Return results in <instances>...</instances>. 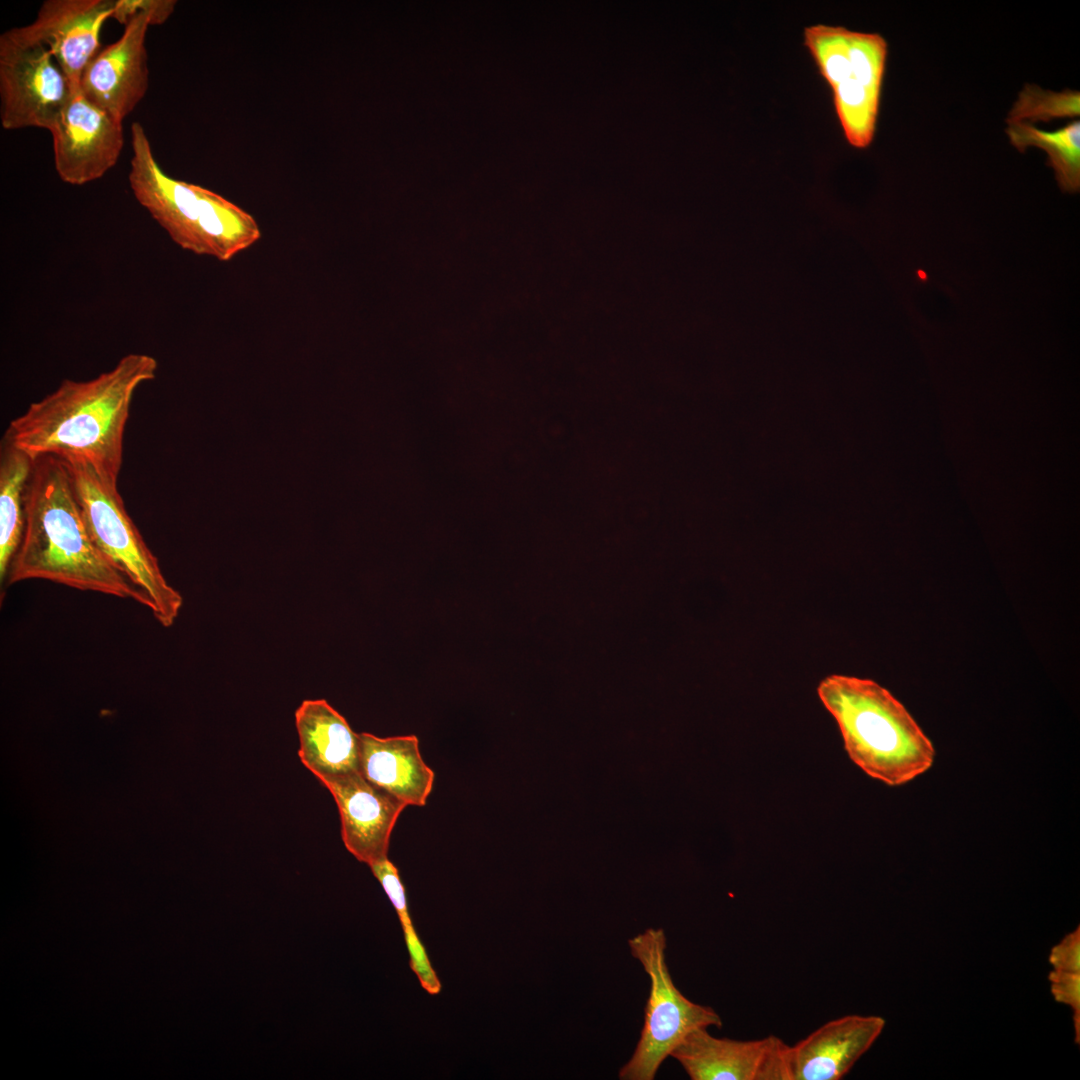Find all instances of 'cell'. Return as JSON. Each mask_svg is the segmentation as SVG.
I'll use <instances>...</instances> for the list:
<instances>
[{
  "label": "cell",
  "instance_id": "9",
  "mask_svg": "<svg viewBox=\"0 0 1080 1080\" xmlns=\"http://www.w3.org/2000/svg\"><path fill=\"white\" fill-rule=\"evenodd\" d=\"M122 123L90 102L79 84L72 86L68 103L49 131L59 178L81 186L103 177L120 157Z\"/></svg>",
  "mask_w": 1080,
  "mask_h": 1080
},
{
  "label": "cell",
  "instance_id": "10",
  "mask_svg": "<svg viewBox=\"0 0 1080 1080\" xmlns=\"http://www.w3.org/2000/svg\"><path fill=\"white\" fill-rule=\"evenodd\" d=\"M114 7L115 0H46L32 23L4 33L20 42L46 46L74 86L99 52L101 29L112 18Z\"/></svg>",
  "mask_w": 1080,
  "mask_h": 1080
},
{
  "label": "cell",
  "instance_id": "17",
  "mask_svg": "<svg viewBox=\"0 0 1080 1080\" xmlns=\"http://www.w3.org/2000/svg\"><path fill=\"white\" fill-rule=\"evenodd\" d=\"M1010 142L1019 151L1035 146L1044 150L1061 190L1076 193L1080 188V123L1074 121L1048 132L1027 123H1008Z\"/></svg>",
  "mask_w": 1080,
  "mask_h": 1080
},
{
  "label": "cell",
  "instance_id": "11",
  "mask_svg": "<svg viewBox=\"0 0 1080 1080\" xmlns=\"http://www.w3.org/2000/svg\"><path fill=\"white\" fill-rule=\"evenodd\" d=\"M707 1029L689 1032L670 1054L692 1080H791L790 1045L779 1037L743 1041Z\"/></svg>",
  "mask_w": 1080,
  "mask_h": 1080
},
{
  "label": "cell",
  "instance_id": "2",
  "mask_svg": "<svg viewBox=\"0 0 1080 1080\" xmlns=\"http://www.w3.org/2000/svg\"><path fill=\"white\" fill-rule=\"evenodd\" d=\"M6 578L9 585L48 580L132 598L143 605L138 590L94 545L68 467L54 456L35 459L26 492L24 532Z\"/></svg>",
  "mask_w": 1080,
  "mask_h": 1080
},
{
  "label": "cell",
  "instance_id": "5",
  "mask_svg": "<svg viewBox=\"0 0 1080 1080\" xmlns=\"http://www.w3.org/2000/svg\"><path fill=\"white\" fill-rule=\"evenodd\" d=\"M64 462L94 545L138 590L143 605L154 618L164 627L172 626L183 605V598L167 582L157 557L129 516L118 491L117 480L87 462Z\"/></svg>",
  "mask_w": 1080,
  "mask_h": 1080
},
{
  "label": "cell",
  "instance_id": "18",
  "mask_svg": "<svg viewBox=\"0 0 1080 1080\" xmlns=\"http://www.w3.org/2000/svg\"><path fill=\"white\" fill-rule=\"evenodd\" d=\"M850 30L844 26L815 24L803 30V45L830 89L850 73Z\"/></svg>",
  "mask_w": 1080,
  "mask_h": 1080
},
{
  "label": "cell",
  "instance_id": "22",
  "mask_svg": "<svg viewBox=\"0 0 1080 1080\" xmlns=\"http://www.w3.org/2000/svg\"><path fill=\"white\" fill-rule=\"evenodd\" d=\"M1049 962L1053 970L1080 973V926L1052 947Z\"/></svg>",
  "mask_w": 1080,
  "mask_h": 1080
},
{
  "label": "cell",
  "instance_id": "15",
  "mask_svg": "<svg viewBox=\"0 0 1080 1080\" xmlns=\"http://www.w3.org/2000/svg\"><path fill=\"white\" fill-rule=\"evenodd\" d=\"M359 772L407 805L424 806L435 774L424 762L415 735L380 738L359 734Z\"/></svg>",
  "mask_w": 1080,
  "mask_h": 1080
},
{
  "label": "cell",
  "instance_id": "7",
  "mask_svg": "<svg viewBox=\"0 0 1080 1080\" xmlns=\"http://www.w3.org/2000/svg\"><path fill=\"white\" fill-rule=\"evenodd\" d=\"M175 0H116L112 15L124 25L120 38L99 50L84 69L79 87L93 104L123 120L144 98L149 86L145 39L150 25L164 23Z\"/></svg>",
  "mask_w": 1080,
  "mask_h": 1080
},
{
  "label": "cell",
  "instance_id": "13",
  "mask_svg": "<svg viewBox=\"0 0 1080 1080\" xmlns=\"http://www.w3.org/2000/svg\"><path fill=\"white\" fill-rule=\"evenodd\" d=\"M885 1027L879 1016L830 1020L789 1048L791 1080H838L874 1044Z\"/></svg>",
  "mask_w": 1080,
  "mask_h": 1080
},
{
  "label": "cell",
  "instance_id": "6",
  "mask_svg": "<svg viewBox=\"0 0 1080 1080\" xmlns=\"http://www.w3.org/2000/svg\"><path fill=\"white\" fill-rule=\"evenodd\" d=\"M630 952L650 978L644 1025L632 1057L620 1069L622 1080H652L662 1062L691 1031L715 1026L720 1016L692 1002L675 986L666 963L663 929L648 928L628 941Z\"/></svg>",
  "mask_w": 1080,
  "mask_h": 1080
},
{
  "label": "cell",
  "instance_id": "19",
  "mask_svg": "<svg viewBox=\"0 0 1080 1080\" xmlns=\"http://www.w3.org/2000/svg\"><path fill=\"white\" fill-rule=\"evenodd\" d=\"M1079 104L1080 95L1077 91L1054 92L1026 84L1008 114L1007 123L1076 117L1080 112Z\"/></svg>",
  "mask_w": 1080,
  "mask_h": 1080
},
{
  "label": "cell",
  "instance_id": "12",
  "mask_svg": "<svg viewBox=\"0 0 1080 1080\" xmlns=\"http://www.w3.org/2000/svg\"><path fill=\"white\" fill-rule=\"evenodd\" d=\"M321 783L338 807L346 849L368 866L388 858L392 830L408 805L365 779L359 771Z\"/></svg>",
  "mask_w": 1080,
  "mask_h": 1080
},
{
  "label": "cell",
  "instance_id": "1",
  "mask_svg": "<svg viewBox=\"0 0 1080 1080\" xmlns=\"http://www.w3.org/2000/svg\"><path fill=\"white\" fill-rule=\"evenodd\" d=\"M157 369L154 357L130 353L93 379L63 380L9 423L4 442L34 460H81L118 480L134 393Z\"/></svg>",
  "mask_w": 1080,
  "mask_h": 1080
},
{
  "label": "cell",
  "instance_id": "14",
  "mask_svg": "<svg viewBox=\"0 0 1080 1080\" xmlns=\"http://www.w3.org/2000/svg\"><path fill=\"white\" fill-rule=\"evenodd\" d=\"M295 725L299 758L320 782L359 771V734L326 700H304Z\"/></svg>",
  "mask_w": 1080,
  "mask_h": 1080
},
{
  "label": "cell",
  "instance_id": "4",
  "mask_svg": "<svg viewBox=\"0 0 1080 1080\" xmlns=\"http://www.w3.org/2000/svg\"><path fill=\"white\" fill-rule=\"evenodd\" d=\"M130 134V189L175 244L229 261L260 239L258 223L241 207L212 190L167 175L139 122L131 125Z\"/></svg>",
  "mask_w": 1080,
  "mask_h": 1080
},
{
  "label": "cell",
  "instance_id": "20",
  "mask_svg": "<svg viewBox=\"0 0 1080 1080\" xmlns=\"http://www.w3.org/2000/svg\"><path fill=\"white\" fill-rule=\"evenodd\" d=\"M401 922L405 942L410 957V967L417 975L421 986L430 994L436 995L441 990V983L431 966L424 946L413 928L407 903L394 907Z\"/></svg>",
  "mask_w": 1080,
  "mask_h": 1080
},
{
  "label": "cell",
  "instance_id": "3",
  "mask_svg": "<svg viewBox=\"0 0 1080 1080\" xmlns=\"http://www.w3.org/2000/svg\"><path fill=\"white\" fill-rule=\"evenodd\" d=\"M817 693L836 721L845 751L869 777L901 786L934 764L932 741L886 688L871 679L832 674Z\"/></svg>",
  "mask_w": 1080,
  "mask_h": 1080
},
{
  "label": "cell",
  "instance_id": "21",
  "mask_svg": "<svg viewBox=\"0 0 1080 1080\" xmlns=\"http://www.w3.org/2000/svg\"><path fill=\"white\" fill-rule=\"evenodd\" d=\"M1054 999L1069 1005L1073 1011L1075 1042L1080 1038V973L1052 970L1048 975Z\"/></svg>",
  "mask_w": 1080,
  "mask_h": 1080
},
{
  "label": "cell",
  "instance_id": "16",
  "mask_svg": "<svg viewBox=\"0 0 1080 1080\" xmlns=\"http://www.w3.org/2000/svg\"><path fill=\"white\" fill-rule=\"evenodd\" d=\"M35 460L4 442L0 459V578L10 563L25 527V501Z\"/></svg>",
  "mask_w": 1080,
  "mask_h": 1080
},
{
  "label": "cell",
  "instance_id": "8",
  "mask_svg": "<svg viewBox=\"0 0 1080 1080\" xmlns=\"http://www.w3.org/2000/svg\"><path fill=\"white\" fill-rule=\"evenodd\" d=\"M72 86L50 50L40 43L0 36V120L6 130L50 131Z\"/></svg>",
  "mask_w": 1080,
  "mask_h": 1080
}]
</instances>
